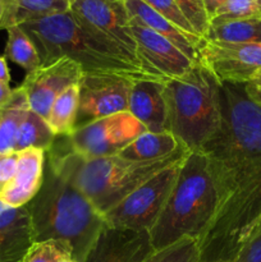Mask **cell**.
Wrapping results in <instances>:
<instances>
[{
  "label": "cell",
  "mask_w": 261,
  "mask_h": 262,
  "mask_svg": "<svg viewBox=\"0 0 261 262\" xmlns=\"http://www.w3.org/2000/svg\"><path fill=\"white\" fill-rule=\"evenodd\" d=\"M222 124L201 152L217 193L211 224L199 241L201 262H233L261 222V106L245 83H220Z\"/></svg>",
  "instance_id": "obj_1"
},
{
  "label": "cell",
  "mask_w": 261,
  "mask_h": 262,
  "mask_svg": "<svg viewBox=\"0 0 261 262\" xmlns=\"http://www.w3.org/2000/svg\"><path fill=\"white\" fill-rule=\"evenodd\" d=\"M32 220L35 242L61 239L71 245L73 260L83 262L105 224L77 187L55 146L46 151L40 191L26 205Z\"/></svg>",
  "instance_id": "obj_2"
},
{
  "label": "cell",
  "mask_w": 261,
  "mask_h": 262,
  "mask_svg": "<svg viewBox=\"0 0 261 262\" xmlns=\"http://www.w3.org/2000/svg\"><path fill=\"white\" fill-rule=\"evenodd\" d=\"M30 36L44 64L68 58L78 64L82 73H105L135 81H161L130 63L122 51L92 31L71 9L59 14L20 23Z\"/></svg>",
  "instance_id": "obj_3"
},
{
  "label": "cell",
  "mask_w": 261,
  "mask_h": 262,
  "mask_svg": "<svg viewBox=\"0 0 261 262\" xmlns=\"http://www.w3.org/2000/svg\"><path fill=\"white\" fill-rule=\"evenodd\" d=\"M217 193L206 156L192 151L183 161L174 188L150 230L154 250L165 248L182 238L200 241L211 224Z\"/></svg>",
  "instance_id": "obj_4"
},
{
  "label": "cell",
  "mask_w": 261,
  "mask_h": 262,
  "mask_svg": "<svg viewBox=\"0 0 261 262\" xmlns=\"http://www.w3.org/2000/svg\"><path fill=\"white\" fill-rule=\"evenodd\" d=\"M53 145L63 156L74 183L101 216L148 179L192 152L182 145L176 152L156 160H127L119 155L83 160L68 150L66 137H56Z\"/></svg>",
  "instance_id": "obj_5"
},
{
  "label": "cell",
  "mask_w": 261,
  "mask_h": 262,
  "mask_svg": "<svg viewBox=\"0 0 261 262\" xmlns=\"http://www.w3.org/2000/svg\"><path fill=\"white\" fill-rule=\"evenodd\" d=\"M169 132L189 151H200L222 124L220 83L201 64L164 83Z\"/></svg>",
  "instance_id": "obj_6"
},
{
  "label": "cell",
  "mask_w": 261,
  "mask_h": 262,
  "mask_svg": "<svg viewBox=\"0 0 261 262\" xmlns=\"http://www.w3.org/2000/svg\"><path fill=\"white\" fill-rule=\"evenodd\" d=\"M184 160L186 159L177 161L154 176L102 215L105 224L114 228L150 232L173 191Z\"/></svg>",
  "instance_id": "obj_7"
},
{
  "label": "cell",
  "mask_w": 261,
  "mask_h": 262,
  "mask_svg": "<svg viewBox=\"0 0 261 262\" xmlns=\"http://www.w3.org/2000/svg\"><path fill=\"white\" fill-rule=\"evenodd\" d=\"M147 132L129 112L92 122L67 136V147L83 160L119 155L138 136Z\"/></svg>",
  "instance_id": "obj_8"
},
{
  "label": "cell",
  "mask_w": 261,
  "mask_h": 262,
  "mask_svg": "<svg viewBox=\"0 0 261 262\" xmlns=\"http://www.w3.org/2000/svg\"><path fill=\"white\" fill-rule=\"evenodd\" d=\"M69 9L92 31L117 46L130 63L146 71L138 56L137 42L132 33L124 0H69Z\"/></svg>",
  "instance_id": "obj_9"
},
{
  "label": "cell",
  "mask_w": 261,
  "mask_h": 262,
  "mask_svg": "<svg viewBox=\"0 0 261 262\" xmlns=\"http://www.w3.org/2000/svg\"><path fill=\"white\" fill-rule=\"evenodd\" d=\"M133 83L135 79L115 74L82 73L74 130L102 118L128 112Z\"/></svg>",
  "instance_id": "obj_10"
},
{
  "label": "cell",
  "mask_w": 261,
  "mask_h": 262,
  "mask_svg": "<svg viewBox=\"0 0 261 262\" xmlns=\"http://www.w3.org/2000/svg\"><path fill=\"white\" fill-rule=\"evenodd\" d=\"M200 64L219 83L243 84L261 69V43L206 40L200 49Z\"/></svg>",
  "instance_id": "obj_11"
},
{
  "label": "cell",
  "mask_w": 261,
  "mask_h": 262,
  "mask_svg": "<svg viewBox=\"0 0 261 262\" xmlns=\"http://www.w3.org/2000/svg\"><path fill=\"white\" fill-rule=\"evenodd\" d=\"M81 76V67L68 58H59L28 73L20 87L27 96L31 112L46 119L54 101L67 89L78 84Z\"/></svg>",
  "instance_id": "obj_12"
},
{
  "label": "cell",
  "mask_w": 261,
  "mask_h": 262,
  "mask_svg": "<svg viewBox=\"0 0 261 262\" xmlns=\"http://www.w3.org/2000/svg\"><path fill=\"white\" fill-rule=\"evenodd\" d=\"M130 28L137 42L141 63L154 76L165 81L181 78L197 64L154 31L135 23H130Z\"/></svg>",
  "instance_id": "obj_13"
},
{
  "label": "cell",
  "mask_w": 261,
  "mask_h": 262,
  "mask_svg": "<svg viewBox=\"0 0 261 262\" xmlns=\"http://www.w3.org/2000/svg\"><path fill=\"white\" fill-rule=\"evenodd\" d=\"M154 251L148 230L104 224L83 262H143Z\"/></svg>",
  "instance_id": "obj_14"
},
{
  "label": "cell",
  "mask_w": 261,
  "mask_h": 262,
  "mask_svg": "<svg viewBox=\"0 0 261 262\" xmlns=\"http://www.w3.org/2000/svg\"><path fill=\"white\" fill-rule=\"evenodd\" d=\"M124 4L130 23L143 26L158 35L163 36L176 48H178L184 55L188 56L192 61L197 64L200 63V49L205 38L182 31L170 20L148 7L143 0H124Z\"/></svg>",
  "instance_id": "obj_15"
},
{
  "label": "cell",
  "mask_w": 261,
  "mask_h": 262,
  "mask_svg": "<svg viewBox=\"0 0 261 262\" xmlns=\"http://www.w3.org/2000/svg\"><path fill=\"white\" fill-rule=\"evenodd\" d=\"M161 81H135L128 112L145 125L147 132H169L168 106Z\"/></svg>",
  "instance_id": "obj_16"
},
{
  "label": "cell",
  "mask_w": 261,
  "mask_h": 262,
  "mask_svg": "<svg viewBox=\"0 0 261 262\" xmlns=\"http://www.w3.org/2000/svg\"><path fill=\"white\" fill-rule=\"evenodd\" d=\"M18 154L15 176L0 199L8 207H22L30 204L40 191L44 179L46 151L31 147L18 151Z\"/></svg>",
  "instance_id": "obj_17"
},
{
  "label": "cell",
  "mask_w": 261,
  "mask_h": 262,
  "mask_svg": "<svg viewBox=\"0 0 261 262\" xmlns=\"http://www.w3.org/2000/svg\"><path fill=\"white\" fill-rule=\"evenodd\" d=\"M35 243L27 206L5 207L0 214V262H23Z\"/></svg>",
  "instance_id": "obj_18"
},
{
  "label": "cell",
  "mask_w": 261,
  "mask_h": 262,
  "mask_svg": "<svg viewBox=\"0 0 261 262\" xmlns=\"http://www.w3.org/2000/svg\"><path fill=\"white\" fill-rule=\"evenodd\" d=\"M181 146L182 143L170 132H145L120 151L119 156L135 161L156 160L176 152Z\"/></svg>",
  "instance_id": "obj_19"
},
{
  "label": "cell",
  "mask_w": 261,
  "mask_h": 262,
  "mask_svg": "<svg viewBox=\"0 0 261 262\" xmlns=\"http://www.w3.org/2000/svg\"><path fill=\"white\" fill-rule=\"evenodd\" d=\"M28 112L27 96L19 86L13 90L10 100L0 110V154L14 151L18 132Z\"/></svg>",
  "instance_id": "obj_20"
},
{
  "label": "cell",
  "mask_w": 261,
  "mask_h": 262,
  "mask_svg": "<svg viewBox=\"0 0 261 262\" xmlns=\"http://www.w3.org/2000/svg\"><path fill=\"white\" fill-rule=\"evenodd\" d=\"M78 84H74L67 89L54 101L45 120L55 137H67L74 132L78 112Z\"/></svg>",
  "instance_id": "obj_21"
},
{
  "label": "cell",
  "mask_w": 261,
  "mask_h": 262,
  "mask_svg": "<svg viewBox=\"0 0 261 262\" xmlns=\"http://www.w3.org/2000/svg\"><path fill=\"white\" fill-rule=\"evenodd\" d=\"M206 40L235 43H261V17L210 25Z\"/></svg>",
  "instance_id": "obj_22"
},
{
  "label": "cell",
  "mask_w": 261,
  "mask_h": 262,
  "mask_svg": "<svg viewBox=\"0 0 261 262\" xmlns=\"http://www.w3.org/2000/svg\"><path fill=\"white\" fill-rule=\"evenodd\" d=\"M7 32L8 41L5 46V58L22 67L27 74L37 71L42 66V60L30 36L18 25L7 28Z\"/></svg>",
  "instance_id": "obj_23"
},
{
  "label": "cell",
  "mask_w": 261,
  "mask_h": 262,
  "mask_svg": "<svg viewBox=\"0 0 261 262\" xmlns=\"http://www.w3.org/2000/svg\"><path fill=\"white\" fill-rule=\"evenodd\" d=\"M55 138V135L51 132L46 120L30 110L18 132L14 151H22L31 147L49 151Z\"/></svg>",
  "instance_id": "obj_24"
},
{
  "label": "cell",
  "mask_w": 261,
  "mask_h": 262,
  "mask_svg": "<svg viewBox=\"0 0 261 262\" xmlns=\"http://www.w3.org/2000/svg\"><path fill=\"white\" fill-rule=\"evenodd\" d=\"M17 25L69 10V0H13Z\"/></svg>",
  "instance_id": "obj_25"
},
{
  "label": "cell",
  "mask_w": 261,
  "mask_h": 262,
  "mask_svg": "<svg viewBox=\"0 0 261 262\" xmlns=\"http://www.w3.org/2000/svg\"><path fill=\"white\" fill-rule=\"evenodd\" d=\"M143 262H201L199 241L182 238L168 247L154 251Z\"/></svg>",
  "instance_id": "obj_26"
},
{
  "label": "cell",
  "mask_w": 261,
  "mask_h": 262,
  "mask_svg": "<svg viewBox=\"0 0 261 262\" xmlns=\"http://www.w3.org/2000/svg\"><path fill=\"white\" fill-rule=\"evenodd\" d=\"M72 257L73 250L68 242L61 239H46L33 243L23 262H60Z\"/></svg>",
  "instance_id": "obj_27"
},
{
  "label": "cell",
  "mask_w": 261,
  "mask_h": 262,
  "mask_svg": "<svg viewBox=\"0 0 261 262\" xmlns=\"http://www.w3.org/2000/svg\"><path fill=\"white\" fill-rule=\"evenodd\" d=\"M260 17L261 0H228L210 19V25Z\"/></svg>",
  "instance_id": "obj_28"
},
{
  "label": "cell",
  "mask_w": 261,
  "mask_h": 262,
  "mask_svg": "<svg viewBox=\"0 0 261 262\" xmlns=\"http://www.w3.org/2000/svg\"><path fill=\"white\" fill-rule=\"evenodd\" d=\"M177 5L187 18L194 32L202 38L206 37L210 27V19L202 0H176Z\"/></svg>",
  "instance_id": "obj_29"
},
{
  "label": "cell",
  "mask_w": 261,
  "mask_h": 262,
  "mask_svg": "<svg viewBox=\"0 0 261 262\" xmlns=\"http://www.w3.org/2000/svg\"><path fill=\"white\" fill-rule=\"evenodd\" d=\"M143 2H145L148 7L153 8L155 12H158L159 14L163 15L164 18L170 20V22L173 23V25H176L177 27L181 28L182 31L189 33V35L199 36L194 32L191 23H189L188 20H187V18L184 17L182 10L179 9L176 0H143ZM200 37H201V36H200Z\"/></svg>",
  "instance_id": "obj_30"
},
{
  "label": "cell",
  "mask_w": 261,
  "mask_h": 262,
  "mask_svg": "<svg viewBox=\"0 0 261 262\" xmlns=\"http://www.w3.org/2000/svg\"><path fill=\"white\" fill-rule=\"evenodd\" d=\"M233 262H261V222Z\"/></svg>",
  "instance_id": "obj_31"
},
{
  "label": "cell",
  "mask_w": 261,
  "mask_h": 262,
  "mask_svg": "<svg viewBox=\"0 0 261 262\" xmlns=\"http://www.w3.org/2000/svg\"><path fill=\"white\" fill-rule=\"evenodd\" d=\"M18 151L0 154V199L12 183L18 166Z\"/></svg>",
  "instance_id": "obj_32"
},
{
  "label": "cell",
  "mask_w": 261,
  "mask_h": 262,
  "mask_svg": "<svg viewBox=\"0 0 261 262\" xmlns=\"http://www.w3.org/2000/svg\"><path fill=\"white\" fill-rule=\"evenodd\" d=\"M246 95L251 101L261 106V69H258L250 78L247 83H245Z\"/></svg>",
  "instance_id": "obj_33"
},
{
  "label": "cell",
  "mask_w": 261,
  "mask_h": 262,
  "mask_svg": "<svg viewBox=\"0 0 261 262\" xmlns=\"http://www.w3.org/2000/svg\"><path fill=\"white\" fill-rule=\"evenodd\" d=\"M205 5V9H206L207 15H209V19H211L215 15V13L219 10V8L222 5H224L228 0H202Z\"/></svg>",
  "instance_id": "obj_34"
},
{
  "label": "cell",
  "mask_w": 261,
  "mask_h": 262,
  "mask_svg": "<svg viewBox=\"0 0 261 262\" xmlns=\"http://www.w3.org/2000/svg\"><path fill=\"white\" fill-rule=\"evenodd\" d=\"M12 94L13 90L10 89L9 83L0 81V110L8 104V101H9L10 97H12Z\"/></svg>",
  "instance_id": "obj_35"
},
{
  "label": "cell",
  "mask_w": 261,
  "mask_h": 262,
  "mask_svg": "<svg viewBox=\"0 0 261 262\" xmlns=\"http://www.w3.org/2000/svg\"><path fill=\"white\" fill-rule=\"evenodd\" d=\"M0 81L10 82V74H9V68H8L7 64V58L5 56H0Z\"/></svg>",
  "instance_id": "obj_36"
},
{
  "label": "cell",
  "mask_w": 261,
  "mask_h": 262,
  "mask_svg": "<svg viewBox=\"0 0 261 262\" xmlns=\"http://www.w3.org/2000/svg\"><path fill=\"white\" fill-rule=\"evenodd\" d=\"M5 13V0H0V26H2L3 18H4Z\"/></svg>",
  "instance_id": "obj_37"
},
{
  "label": "cell",
  "mask_w": 261,
  "mask_h": 262,
  "mask_svg": "<svg viewBox=\"0 0 261 262\" xmlns=\"http://www.w3.org/2000/svg\"><path fill=\"white\" fill-rule=\"evenodd\" d=\"M5 207H7V205H5L4 202H2V201H0V214H2V211H3V210L5 209Z\"/></svg>",
  "instance_id": "obj_38"
},
{
  "label": "cell",
  "mask_w": 261,
  "mask_h": 262,
  "mask_svg": "<svg viewBox=\"0 0 261 262\" xmlns=\"http://www.w3.org/2000/svg\"><path fill=\"white\" fill-rule=\"evenodd\" d=\"M60 262H77V261L73 260V258H67V260H63V261H60Z\"/></svg>",
  "instance_id": "obj_39"
},
{
  "label": "cell",
  "mask_w": 261,
  "mask_h": 262,
  "mask_svg": "<svg viewBox=\"0 0 261 262\" xmlns=\"http://www.w3.org/2000/svg\"><path fill=\"white\" fill-rule=\"evenodd\" d=\"M114 2H122V0H114Z\"/></svg>",
  "instance_id": "obj_40"
}]
</instances>
